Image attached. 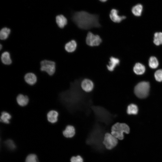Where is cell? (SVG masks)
<instances>
[{
    "label": "cell",
    "mask_w": 162,
    "mask_h": 162,
    "mask_svg": "<svg viewBox=\"0 0 162 162\" xmlns=\"http://www.w3.org/2000/svg\"><path fill=\"white\" fill-rule=\"evenodd\" d=\"M80 80H76L71 83L69 88L61 92L58 99L61 103L70 112L79 110H83L90 105V100L81 92L79 86Z\"/></svg>",
    "instance_id": "cell-1"
},
{
    "label": "cell",
    "mask_w": 162,
    "mask_h": 162,
    "mask_svg": "<svg viewBox=\"0 0 162 162\" xmlns=\"http://www.w3.org/2000/svg\"><path fill=\"white\" fill-rule=\"evenodd\" d=\"M74 23L80 28L88 30L101 27L98 15L81 11L75 12L72 17Z\"/></svg>",
    "instance_id": "cell-2"
},
{
    "label": "cell",
    "mask_w": 162,
    "mask_h": 162,
    "mask_svg": "<svg viewBox=\"0 0 162 162\" xmlns=\"http://www.w3.org/2000/svg\"><path fill=\"white\" fill-rule=\"evenodd\" d=\"M92 109L97 120L107 125L112 120L113 115L106 109L99 106H93Z\"/></svg>",
    "instance_id": "cell-3"
},
{
    "label": "cell",
    "mask_w": 162,
    "mask_h": 162,
    "mask_svg": "<svg viewBox=\"0 0 162 162\" xmlns=\"http://www.w3.org/2000/svg\"><path fill=\"white\" fill-rule=\"evenodd\" d=\"M130 131L129 126L124 123H116L112 126L111 129V134L120 140L124 139V133L128 134Z\"/></svg>",
    "instance_id": "cell-4"
},
{
    "label": "cell",
    "mask_w": 162,
    "mask_h": 162,
    "mask_svg": "<svg viewBox=\"0 0 162 162\" xmlns=\"http://www.w3.org/2000/svg\"><path fill=\"white\" fill-rule=\"evenodd\" d=\"M150 88V84L148 82H140L135 86L134 89L135 94L140 98H144L148 96Z\"/></svg>",
    "instance_id": "cell-5"
},
{
    "label": "cell",
    "mask_w": 162,
    "mask_h": 162,
    "mask_svg": "<svg viewBox=\"0 0 162 162\" xmlns=\"http://www.w3.org/2000/svg\"><path fill=\"white\" fill-rule=\"evenodd\" d=\"M118 142V139L110 133L107 132L105 133L103 143L106 149L110 150L113 149L117 146Z\"/></svg>",
    "instance_id": "cell-6"
},
{
    "label": "cell",
    "mask_w": 162,
    "mask_h": 162,
    "mask_svg": "<svg viewBox=\"0 0 162 162\" xmlns=\"http://www.w3.org/2000/svg\"><path fill=\"white\" fill-rule=\"evenodd\" d=\"M40 70L46 72L50 76L52 75L56 71V63L53 61L44 60L40 62Z\"/></svg>",
    "instance_id": "cell-7"
},
{
    "label": "cell",
    "mask_w": 162,
    "mask_h": 162,
    "mask_svg": "<svg viewBox=\"0 0 162 162\" xmlns=\"http://www.w3.org/2000/svg\"><path fill=\"white\" fill-rule=\"evenodd\" d=\"M86 41L87 45L91 46H97L102 43V39L98 35L94 34L89 32L87 34Z\"/></svg>",
    "instance_id": "cell-8"
},
{
    "label": "cell",
    "mask_w": 162,
    "mask_h": 162,
    "mask_svg": "<svg viewBox=\"0 0 162 162\" xmlns=\"http://www.w3.org/2000/svg\"><path fill=\"white\" fill-rule=\"evenodd\" d=\"M118 13V10L115 9H112L110 12V18L114 22L119 23L126 18L125 16L119 15Z\"/></svg>",
    "instance_id": "cell-9"
},
{
    "label": "cell",
    "mask_w": 162,
    "mask_h": 162,
    "mask_svg": "<svg viewBox=\"0 0 162 162\" xmlns=\"http://www.w3.org/2000/svg\"><path fill=\"white\" fill-rule=\"evenodd\" d=\"M81 85L82 89L86 92H91L93 90L94 86L92 81L88 79H85L83 80Z\"/></svg>",
    "instance_id": "cell-10"
},
{
    "label": "cell",
    "mask_w": 162,
    "mask_h": 162,
    "mask_svg": "<svg viewBox=\"0 0 162 162\" xmlns=\"http://www.w3.org/2000/svg\"><path fill=\"white\" fill-rule=\"evenodd\" d=\"M76 133L74 127L70 125L67 126L62 132L64 136L68 138H71L74 137Z\"/></svg>",
    "instance_id": "cell-11"
},
{
    "label": "cell",
    "mask_w": 162,
    "mask_h": 162,
    "mask_svg": "<svg viewBox=\"0 0 162 162\" xmlns=\"http://www.w3.org/2000/svg\"><path fill=\"white\" fill-rule=\"evenodd\" d=\"M120 62V60L118 58L113 56L110 57L108 64L106 65L107 69L110 71H113L116 66L119 64Z\"/></svg>",
    "instance_id": "cell-12"
},
{
    "label": "cell",
    "mask_w": 162,
    "mask_h": 162,
    "mask_svg": "<svg viewBox=\"0 0 162 162\" xmlns=\"http://www.w3.org/2000/svg\"><path fill=\"white\" fill-rule=\"evenodd\" d=\"M58 113L54 110L50 111L47 114V118L49 122L51 123H55L58 120Z\"/></svg>",
    "instance_id": "cell-13"
},
{
    "label": "cell",
    "mask_w": 162,
    "mask_h": 162,
    "mask_svg": "<svg viewBox=\"0 0 162 162\" xmlns=\"http://www.w3.org/2000/svg\"><path fill=\"white\" fill-rule=\"evenodd\" d=\"M25 82L28 84L33 85L35 84L37 81L36 75L32 73H28L26 74L24 77Z\"/></svg>",
    "instance_id": "cell-14"
},
{
    "label": "cell",
    "mask_w": 162,
    "mask_h": 162,
    "mask_svg": "<svg viewBox=\"0 0 162 162\" xmlns=\"http://www.w3.org/2000/svg\"><path fill=\"white\" fill-rule=\"evenodd\" d=\"M16 100L19 105L21 106H24L28 104L29 100L27 95L20 94L17 96Z\"/></svg>",
    "instance_id": "cell-15"
},
{
    "label": "cell",
    "mask_w": 162,
    "mask_h": 162,
    "mask_svg": "<svg viewBox=\"0 0 162 162\" xmlns=\"http://www.w3.org/2000/svg\"><path fill=\"white\" fill-rule=\"evenodd\" d=\"M77 43L76 41L72 40L67 43L65 45L64 49L65 50L68 52H72L76 49Z\"/></svg>",
    "instance_id": "cell-16"
},
{
    "label": "cell",
    "mask_w": 162,
    "mask_h": 162,
    "mask_svg": "<svg viewBox=\"0 0 162 162\" xmlns=\"http://www.w3.org/2000/svg\"><path fill=\"white\" fill-rule=\"evenodd\" d=\"M56 22L58 27L60 28H63L68 23L67 18L62 15H59L56 18Z\"/></svg>",
    "instance_id": "cell-17"
},
{
    "label": "cell",
    "mask_w": 162,
    "mask_h": 162,
    "mask_svg": "<svg viewBox=\"0 0 162 162\" xmlns=\"http://www.w3.org/2000/svg\"><path fill=\"white\" fill-rule=\"evenodd\" d=\"M133 70L136 74L141 75L145 73L146 68L143 64L139 63H136L134 66Z\"/></svg>",
    "instance_id": "cell-18"
},
{
    "label": "cell",
    "mask_w": 162,
    "mask_h": 162,
    "mask_svg": "<svg viewBox=\"0 0 162 162\" xmlns=\"http://www.w3.org/2000/svg\"><path fill=\"white\" fill-rule=\"evenodd\" d=\"M1 60L2 63L5 65H10L12 62L10 54L7 51L4 52L2 53L1 56Z\"/></svg>",
    "instance_id": "cell-19"
},
{
    "label": "cell",
    "mask_w": 162,
    "mask_h": 162,
    "mask_svg": "<svg viewBox=\"0 0 162 162\" xmlns=\"http://www.w3.org/2000/svg\"><path fill=\"white\" fill-rule=\"evenodd\" d=\"M11 117V115L8 112L6 111H3L1 113L0 121L4 124H9L10 123V120Z\"/></svg>",
    "instance_id": "cell-20"
},
{
    "label": "cell",
    "mask_w": 162,
    "mask_h": 162,
    "mask_svg": "<svg viewBox=\"0 0 162 162\" xmlns=\"http://www.w3.org/2000/svg\"><path fill=\"white\" fill-rule=\"evenodd\" d=\"M10 32V30L7 27L2 28L0 32V38L1 40L6 39Z\"/></svg>",
    "instance_id": "cell-21"
},
{
    "label": "cell",
    "mask_w": 162,
    "mask_h": 162,
    "mask_svg": "<svg viewBox=\"0 0 162 162\" xmlns=\"http://www.w3.org/2000/svg\"><path fill=\"white\" fill-rule=\"evenodd\" d=\"M138 107L134 104H131L129 105L127 109V113L129 115H136L138 112Z\"/></svg>",
    "instance_id": "cell-22"
},
{
    "label": "cell",
    "mask_w": 162,
    "mask_h": 162,
    "mask_svg": "<svg viewBox=\"0 0 162 162\" xmlns=\"http://www.w3.org/2000/svg\"><path fill=\"white\" fill-rule=\"evenodd\" d=\"M153 42L157 46L162 44V32H157L154 33Z\"/></svg>",
    "instance_id": "cell-23"
},
{
    "label": "cell",
    "mask_w": 162,
    "mask_h": 162,
    "mask_svg": "<svg viewBox=\"0 0 162 162\" xmlns=\"http://www.w3.org/2000/svg\"><path fill=\"white\" fill-rule=\"evenodd\" d=\"M148 64L149 67L152 69H155L159 65L158 61L154 56H151L149 59Z\"/></svg>",
    "instance_id": "cell-24"
},
{
    "label": "cell",
    "mask_w": 162,
    "mask_h": 162,
    "mask_svg": "<svg viewBox=\"0 0 162 162\" xmlns=\"http://www.w3.org/2000/svg\"><path fill=\"white\" fill-rule=\"evenodd\" d=\"M142 10V6L141 4H138L134 7L132 9V12L133 14L136 16H140Z\"/></svg>",
    "instance_id": "cell-25"
},
{
    "label": "cell",
    "mask_w": 162,
    "mask_h": 162,
    "mask_svg": "<svg viewBox=\"0 0 162 162\" xmlns=\"http://www.w3.org/2000/svg\"><path fill=\"white\" fill-rule=\"evenodd\" d=\"M25 162H39V161L35 154H30L27 157Z\"/></svg>",
    "instance_id": "cell-26"
},
{
    "label": "cell",
    "mask_w": 162,
    "mask_h": 162,
    "mask_svg": "<svg viewBox=\"0 0 162 162\" xmlns=\"http://www.w3.org/2000/svg\"><path fill=\"white\" fill-rule=\"evenodd\" d=\"M154 76L156 81L159 82L162 81V69H159L154 73Z\"/></svg>",
    "instance_id": "cell-27"
},
{
    "label": "cell",
    "mask_w": 162,
    "mask_h": 162,
    "mask_svg": "<svg viewBox=\"0 0 162 162\" xmlns=\"http://www.w3.org/2000/svg\"><path fill=\"white\" fill-rule=\"evenodd\" d=\"M70 162H83V158L79 155L72 156L70 159Z\"/></svg>",
    "instance_id": "cell-28"
},
{
    "label": "cell",
    "mask_w": 162,
    "mask_h": 162,
    "mask_svg": "<svg viewBox=\"0 0 162 162\" xmlns=\"http://www.w3.org/2000/svg\"><path fill=\"white\" fill-rule=\"evenodd\" d=\"M6 145L10 149H13L15 148V146L13 141L10 140H8L5 142Z\"/></svg>",
    "instance_id": "cell-29"
},
{
    "label": "cell",
    "mask_w": 162,
    "mask_h": 162,
    "mask_svg": "<svg viewBox=\"0 0 162 162\" xmlns=\"http://www.w3.org/2000/svg\"><path fill=\"white\" fill-rule=\"evenodd\" d=\"M100 1L102 2H106L107 0H99Z\"/></svg>",
    "instance_id": "cell-30"
},
{
    "label": "cell",
    "mask_w": 162,
    "mask_h": 162,
    "mask_svg": "<svg viewBox=\"0 0 162 162\" xmlns=\"http://www.w3.org/2000/svg\"><path fill=\"white\" fill-rule=\"evenodd\" d=\"M2 47V45L1 44H0V49L1 50V48Z\"/></svg>",
    "instance_id": "cell-31"
}]
</instances>
